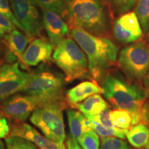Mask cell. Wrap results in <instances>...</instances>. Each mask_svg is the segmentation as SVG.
Returning a JSON list of instances; mask_svg holds the SVG:
<instances>
[{
    "mask_svg": "<svg viewBox=\"0 0 149 149\" xmlns=\"http://www.w3.org/2000/svg\"><path fill=\"white\" fill-rule=\"evenodd\" d=\"M92 122V128L97 133L98 135L102 137H115L120 139L125 138L126 133L129 129H122L113 126V127H107L95 121L91 120Z\"/></svg>",
    "mask_w": 149,
    "mask_h": 149,
    "instance_id": "22",
    "label": "cell"
},
{
    "mask_svg": "<svg viewBox=\"0 0 149 149\" xmlns=\"http://www.w3.org/2000/svg\"><path fill=\"white\" fill-rule=\"evenodd\" d=\"M118 65L128 81L142 82L149 70V42L139 40L121 50Z\"/></svg>",
    "mask_w": 149,
    "mask_h": 149,
    "instance_id": "6",
    "label": "cell"
},
{
    "mask_svg": "<svg viewBox=\"0 0 149 149\" xmlns=\"http://www.w3.org/2000/svg\"><path fill=\"white\" fill-rule=\"evenodd\" d=\"M66 149H83L79 142L71 135H68L66 140Z\"/></svg>",
    "mask_w": 149,
    "mask_h": 149,
    "instance_id": "32",
    "label": "cell"
},
{
    "mask_svg": "<svg viewBox=\"0 0 149 149\" xmlns=\"http://www.w3.org/2000/svg\"><path fill=\"white\" fill-rule=\"evenodd\" d=\"M66 113L70 135L77 141L86 132L93 129L91 121L82 113L69 109L67 110Z\"/></svg>",
    "mask_w": 149,
    "mask_h": 149,
    "instance_id": "17",
    "label": "cell"
},
{
    "mask_svg": "<svg viewBox=\"0 0 149 149\" xmlns=\"http://www.w3.org/2000/svg\"><path fill=\"white\" fill-rule=\"evenodd\" d=\"M130 144L136 148H140L146 146L149 140V129L144 124L134 125L126 135Z\"/></svg>",
    "mask_w": 149,
    "mask_h": 149,
    "instance_id": "19",
    "label": "cell"
},
{
    "mask_svg": "<svg viewBox=\"0 0 149 149\" xmlns=\"http://www.w3.org/2000/svg\"><path fill=\"white\" fill-rule=\"evenodd\" d=\"M41 8L57 13L65 19L66 7L65 0H35Z\"/></svg>",
    "mask_w": 149,
    "mask_h": 149,
    "instance_id": "24",
    "label": "cell"
},
{
    "mask_svg": "<svg viewBox=\"0 0 149 149\" xmlns=\"http://www.w3.org/2000/svg\"><path fill=\"white\" fill-rule=\"evenodd\" d=\"M143 83V88L146 93L147 98H149V70L147 72L146 77H144L142 81Z\"/></svg>",
    "mask_w": 149,
    "mask_h": 149,
    "instance_id": "33",
    "label": "cell"
},
{
    "mask_svg": "<svg viewBox=\"0 0 149 149\" xmlns=\"http://www.w3.org/2000/svg\"><path fill=\"white\" fill-rule=\"evenodd\" d=\"M69 29L79 27L97 36L109 34L113 16L107 0H65Z\"/></svg>",
    "mask_w": 149,
    "mask_h": 149,
    "instance_id": "2",
    "label": "cell"
},
{
    "mask_svg": "<svg viewBox=\"0 0 149 149\" xmlns=\"http://www.w3.org/2000/svg\"><path fill=\"white\" fill-rule=\"evenodd\" d=\"M5 142L6 149H40L32 141L19 136H8Z\"/></svg>",
    "mask_w": 149,
    "mask_h": 149,
    "instance_id": "25",
    "label": "cell"
},
{
    "mask_svg": "<svg viewBox=\"0 0 149 149\" xmlns=\"http://www.w3.org/2000/svg\"><path fill=\"white\" fill-rule=\"evenodd\" d=\"M135 13L140 23L143 33L149 31V0H137Z\"/></svg>",
    "mask_w": 149,
    "mask_h": 149,
    "instance_id": "21",
    "label": "cell"
},
{
    "mask_svg": "<svg viewBox=\"0 0 149 149\" xmlns=\"http://www.w3.org/2000/svg\"><path fill=\"white\" fill-rule=\"evenodd\" d=\"M110 109H107L102 111L101 113H98L95 115L93 116H87L86 117L90 120L95 121V122L100 123L104 126L107 127H113V124H112L109 117ZM86 117V116H85Z\"/></svg>",
    "mask_w": 149,
    "mask_h": 149,
    "instance_id": "29",
    "label": "cell"
},
{
    "mask_svg": "<svg viewBox=\"0 0 149 149\" xmlns=\"http://www.w3.org/2000/svg\"><path fill=\"white\" fill-rule=\"evenodd\" d=\"M146 148H148V149H149V140H148V144H146Z\"/></svg>",
    "mask_w": 149,
    "mask_h": 149,
    "instance_id": "37",
    "label": "cell"
},
{
    "mask_svg": "<svg viewBox=\"0 0 149 149\" xmlns=\"http://www.w3.org/2000/svg\"><path fill=\"white\" fill-rule=\"evenodd\" d=\"M104 96L115 109L125 110L132 117V125L142 123V109L147 96L138 84L107 74L102 82Z\"/></svg>",
    "mask_w": 149,
    "mask_h": 149,
    "instance_id": "3",
    "label": "cell"
},
{
    "mask_svg": "<svg viewBox=\"0 0 149 149\" xmlns=\"http://www.w3.org/2000/svg\"><path fill=\"white\" fill-rule=\"evenodd\" d=\"M55 46L51 40L44 37L33 38L23 55L24 68L51 61Z\"/></svg>",
    "mask_w": 149,
    "mask_h": 149,
    "instance_id": "12",
    "label": "cell"
},
{
    "mask_svg": "<svg viewBox=\"0 0 149 149\" xmlns=\"http://www.w3.org/2000/svg\"><path fill=\"white\" fill-rule=\"evenodd\" d=\"M0 27L2 29L5 33H9L13 30L16 29L15 25L9 19L0 13Z\"/></svg>",
    "mask_w": 149,
    "mask_h": 149,
    "instance_id": "31",
    "label": "cell"
},
{
    "mask_svg": "<svg viewBox=\"0 0 149 149\" xmlns=\"http://www.w3.org/2000/svg\"><path fill=\"white\" fill-rule=\"evenodd\" d=\"M39 107L40 104L35 97L17 93L0 104V113L15 122H22L31 117Z\"/></svg>",
    "mask_w": 149,
    "mask_h": 149,
    "instance_id": "10",
    "label": "cell"
},
{
    "mask_svg": "<svg viewBox=\"0 0 149 149\" xmlns=\"http://www.w3.org/2000/svg\"><path fill=\"white\" fill-rule=\"evenodd\" d=\"M137 149H148V148H146V147H142V148H137Z\"/></svg>",
    "mask_w": 149,
    "mask_h": 149,
    "instance_id": "38",
    "label": "cell"
},
{
    "mask_svg": "<svg viewBox=\"0 0 149 149\" xmlns=\"http://www.w3.org/2000/svg\"><path fill=\"white\" fill-rule=\"evenodd\" d=\"M112 27L115 38L122 44H132L141 40L143 36L138 18L132 11L117 17Z\"/></svg>",
    "mask_w": 149,
    "mask_h": 149,
    "instance_id": "11",
    "label": "cell"
},
{
    "mask_svg": "<svg viewBox=\"0 0 149 149\" xmlns=\"http://www.w3.org/2000/svg\"><path fill=\"white\" fill-rule=\"evenodd\" d=\"M0 149H6V146L4 144V142L0 139Z\"/></svg>",
    "mask_w": 149,
    "mask_h": 149,
    "instance_id": "35",
    "label": "cell"
},
{
    "mask_svg": "<svg viewBox=\"0 0 149 149\" xmlns=\"http://www.w3.org/2000/svg\"><path fill=\"white\" fill-rule=\"evenodd\" d=\"M69 35L84 52L93 79L102 82L117 59L118 48L106 37L97 36L79 27L70 29Z\"/></svg>",
    "mask_w": 149,
    "mask_h": 149,
    "instance_id": "1",
    "label": "cell"
},
{
    "mask_svg": "<svg viewBox=\"0 0 149 149\" xmlns=\"http://www.w3.org/2000/svg\"><path fill=\"white\" fill-rule=\"evenodd\" d=\"M44 29L55 46L69 34V26L61 17L53 11L42 8Z\"/></svg>",
    "mask_w": 149,
    "mask_h": 149,
    "instance_id": "14",
    "label": "cell"
},
{
    "mask_svg": "<svg viewBox=\"0 0 149 149\" xmlns=\"http://www.w3.org/2000/svg\"><path fill=\"white\" fill-rule=\"evenodd\" d=\"M65 107L64 102L41 106L33 112L30 120L47 138L57 143H64L66 133L62 111Z\"/></svg>",
    "mask_w": 149,
    "mask_h": 149,
    "instance_id": "7",
    "label": "cell"
},
{
    "mask_svg": "<svg viewBox=\"0 0 149 149\" xmlns=\"http://www.w3.org/2000/svg\"><path fill=\"white\" fill-rule=\"evenodd\" d=\"M3 38V43L7 47L6 49L15 56L19 61V64H21V66L25 68L23 62V55L31 39L17 29L7 33Z\"/></svg>",
    "mask_w": 149,
    "mask_h": 149,
    "instance_id": "15",
    "label": "cell"
},
{
    "mask_svg": "<svg viewBox=\"0 0 149 149\" xmlns=\"http://www.w3.org/2000/svg\"><path fill=\"white\" fill-rule=\"evenodd\" d=\"M22 91L36 99L40 107L64 102L62 79L46 70L29 73L27 81Z\"/></svg>",
    "mask_w": 149,
    "mask_h": 149,
    "instance_id": "5",
    "label": "cell"
},
{
    "mask_svg": "<svg viewBox=\"0 0 149 149\" xmlns=\"http://www.w3.org/2000/svg\"><path fill=\"white\" fill-rule=\"evenodd\" d=\"M100 149H130L127 143L115 137H104L101 140Z\"/></svg>",
    "mask_w": 149,
    "mask_h": 149,
    "instance_id": "27",
    "label": "cell"
},
{
    "mask_svg": "<svg viewBox=\"0 0 149 149\" xmlns=\"http://www.w3.org/2000/svg\"><path fill=\"white\" fill-rule=\"evenodd\" d=\"M137 0H107L113 17L130 12L135 6Z\"/></svg>",
    "mask_w": 149,
    "mask_h": 149,
    "instance_id": "23",
    "label": "cell"
},
{
    "mask_svg": "<svg viewBox=\"0 0 149 149\" xmlns=\"http://www.w3.org/2000/svg\"><path fill=\"white\" fill-rule=\"evenodd\" d=\"M5 51L6 49L4 48V43H2L1 40H0V59L1 58L3 54L5 55Z\"/></svg>",
    "mask_w": 149,
    "mask_h": 149,
    "instance_id": "34",
    "label": "cell"
},
{
    "mask_svg": "<svg viewBox=\"0 0 149 149\" xmlns=\"http://www.w3.org/2000/svg\"><path fill=\"white\" fill-rule=\"evenodd\" d=\"M10 8L11 7H10L8 0H0V13L4 15L5 16H6L15 25V26L17 29L22 30L24 33L23 27L22 26L21 24H19V22L17 19L16 17L15 16L13 12L12 9Z\"/></svg>",
    "mask_w": 149,
    "mask_h": 149,
    "instance_id": "28",
    "label": "cell"
},
{
    "mask_svg": "<svg viewBox=\"0 0 149 149\" xmlns=\"http://www.w3.org/2000/svg\"><path fill=\"white\" fill-rule=\"evenodd\" d=\"M10 135L19 136L32 141L40 149H66L64 143H57L39 133L27 123L15 122L10 128Z\"/></svg>",
    "mask_w": 149,
    "mask_h": 149,
    "instance_id": "13",
    "label": "cell"
},
{
    "mask_svg": "<svg viewBox=\"0 0 149 149\" xmlns=\"http://www.w3.org/2000/svg\"><path fill=\"white\" fill-rule=\"evenodd\" d=\"M103 93V88L97 84V81L93 80L92 81H83L70 88L67 91L66 97L70 104L74 106V104L81 102L93 95Z\"/></svg>",
    "mask_w": 149,
    "mask_h": 149,
    "instance_id": "16",
    "label": "cell"
},
{
    "mask_svg": "<svg viewBox=\"0 0 149 149\" xmlns=\"http://www.w3.org/2000/svg\"><path fill=\"white\" fill-rule=\"evenodd\" d=\"M148 103H149V102H148Z\"/></svg>",
    "mask_w": 149,
    "mask_h": 149,
    "instance_id": "40",
    "label": "cell"
},
{
    "mask_svg": "<svg viewBox=\"0 0 149 149\" xmlns=\"http://www.w3.org/2000/svg\"><path fill=\"white\" fill-rule=\"evenodd\" d=\"M10 133V127L7 117L0 113V139L6 138Z\"/></svg>",
    "mask_w": 149,
    "mask_h": 149,
    "instance_id": "30",
    "label": "cell"
},
{
    "mask_svg": "<svg viewBox=\"0 0 149 149\" xmlns=\"http://www.w3.org/2000/svg\"><path fill=\"white\" fill-rule=\"evenodd\" d=\"M83 149H100V137L93 129H90L78 141Z\"/></svg>",
    "mask_w": 149,
    "mask_h": 149,
    "instance_id": "26",
    "label": "cell"
},
{
    "mask_svg": "<svg viewBox=\"0 0 149 149\" xmlns=\"http://www.w3.org/2000/svg\"><path fill=\"white\" fill-rule=\"evenodd\" d=\"M52 57L68 82L76 79L93 80L88 70L86 55L72 37H66L59 42Z\"/></svg>",
    "mask_w": 149,
    "mask_h": 149,
    "instance_id": "4",
    "label": "cell"
},
{
    "mask_svg": "<svg viewBox=\"0 0 149 149\" xmlns=\"http://www.w3.org/2000/svg\"><path fill=\"white\" fill-rule=\"evenodd\" d=\"M10 7L24 33L31 40L43 37V17L35 0H10Z\"/></svg>",
    "mask_w": 149,
    "mask_h": 149,
    "instance_id": "8",
    "label": "cell"
},
{
    "mask_svg": "<svg viewBox=\"0 0 149 149\" xmlns=\"http://www.w3.org/2000/svg\"><path fill=\"white\" fill-rule=\"evenodd\" d=\"M74 107H77L86 117L95 115L104 110L110 109L109 104L99 94L88 97L84 102L74 104Z\"/></svg>",
    "mask_w": 149,
    "mask_h": 149,
    "instance_id": "18",
    "label": "cell"
},
{
    "mask_svg": "<svg viewBox=\"0 0 149 149\" xmlns=\"http://www.w3.org/2000/svg\"><path fill=\"white\" fill-rule=\"evenodd\" d=\"M147 35H148V42H149V31H148V33H147Z\"/></svg>",
    "mask_w": 149,
    "mask_h": 149,
    "instance_id": "39",
    "label": "cell"
},
{
    "mask_svg": "<svg viewBox=\"0 0 149 149\" xmlns=\"http://www.w3.org/2000/svg\"><path fill=\"white\" fill-rule=\"evenodd\" d=\"M4 35H5L4 31H3L2 29L0 27V38H3V37H4Z\"/></svg>",
    "mask_w": 149,
    "mask_h": 149,
    "instance_id": "36",
    "label": "cell"
},
{
    "mask_svg": "<svg viewBox=\"0 0 149 149\" xmlns=\"http://www.w3.org/2000/svg\"><path fill=\"white\" fill-rule=\"evenodd\" d=\"M29 72L20 68L17 61L0 64V104L13 95L24 90Z\"/></svg>",
    "mask_w": 149,
    "mask_h": 149,
    "instance_id": "9",
    "label": "cell"
},
{
    "mask_svg": "<svg viewBox=\"0 0 149 149\" xmlns=\"http://www.w3.org/2000/svg\"><path fill=\"white\" fill-rule=\"evenodd\" d=\"M109 117L115 127L122 129H129L132 125V117L128 111L122 109L110 110Z\"/></svg>",
    "mask_w": 149,
    "mask_h": 149,
    "instance_id": "20",
    "label": "cell"
}]
</instances>
